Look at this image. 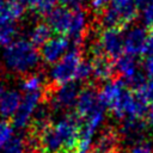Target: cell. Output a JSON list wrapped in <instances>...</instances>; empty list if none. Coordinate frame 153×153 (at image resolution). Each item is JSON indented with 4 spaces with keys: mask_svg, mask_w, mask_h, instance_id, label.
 I'll return each instance as SVG.
<instances>
[{
    "mask_svg": "<svg viewBox=\"0 0 153 153\" xmlns=\"http://www.w3.org/2000/svg\"><path fill=\"white\" fill-rule=\"evenodd\" d=\"M59 0H37L32 11H35L36 13L41 14V16H48L56 6Z\"/></svg>",
    "mask_w": 153,
    "mask_h": 153,
    "instance_id": "obj_26",
    "label": "cell"
},
{
    "mask_svg": "<svg viewBox=\"0 0 153 153\" xmlns=\"http://www.w3.org/2000/svg\"><path fill=\"white\" fill-rule=\"evenodd\" d=\"M1 59L7 71L16 74L27 75L42 60L37 47L26 38H17L10 45L5 47Z\"/></svg>",
    "mask_w": 153,
    "mask_h": 153,
    "instance_id": "obj_3",
    "label": "cell"
},
{
    "mask_svg": "<svg viewBox=\"0 0 153 153\" xmlns=\"http://www.w3.org/2000/svg\"><path fill=\"white\" fill-rule=\"evenodd\" d=\"M91 76H93V69H92L91 60H90V61L82 60L81 63H80V66H79V69H78L76 81L81 82V81L87 80V79L91 78Z\"/></svg>",
    "mask_w": 153,
    "mask_h": 153,
    "instance_id": "obj_27",
    "label": "cell"
},
{
    "mask_svg": "<svg viewBox=\"0 0 153 153\" xmlns=\"http://www.w3.org/2000/svg\"><path fill=\"white\" fill-rule=\"evenodd\" d=\"M71 39L66 36H53L47 43H44L41 49V59L49 65H55L57 61H60L69 50Z\"/></svg>",
    "mask_w": 153,
    "mask_h": 153,
    "instance_id": "obj_9",
    "label": "cell"
},
{
    "mask_svg": "<svg viewBox=\"0 0 153 153\" xmlns=\"http://www.w3.org/2000/svg\"><path fill=\"white\" fill-rule=\"evenodd\" d=\"M115 67H116V72L120 73V75L126 82L133 80L135 76H137L141 73L139 69L137 59L127 54H123L118 60L115 61Z\"/></svg>",
    "mask_w": 153,
    "mask_h": 153,
    "instance_id": "obj_17",
    "label": "cell"
},
{
    "mask_svg": "<svg viewBox=\"0 0 153 153\" xmlns=\"http://www.w3.org/2000/svg\"><path fill=\"white\" fill-rule=\"evenodd\" d=\"M43 85H44V79L42 75L29 74L22 79L19 87L24 93H35V92H42Z\"/></svg>",
    "mask_w": 153,
    "mask_h": 153,
    "instance_id": "obj_22",
    "label": "cell"
},
{
    "mask_svg": "<svg viewBox=\"0 0 153 153\" xmlns=\"http://www.w3.org/2000/svg\"><path fill=\"white\" fill-rule=\"evenodd\" d=\"M141 20L145 27L153 29V4L141 10Z\"/></svg>",
    "mask_w": 153,
    "mask_h": 153,
    "instance_id": "obj_28",
    "label": "cell"
},
{
    "mask_svg": "<svg viewBox=\"0 0 153 153\" xmlns=\"http://www.w3.org/2000/svg\"><path fill=\"white\" fill-rule=\"evenodd\" d=\"M146 122L149 126H153V103L149 105L148 111H147V116H146Z\"/></svg>",
    "mask_w": 153,
    "mask_h": 153,
    "instance_id": "obj_35",
    "label": "cell"
},
{
    "mask_svg": "<svg viewBox=\"0 0 153 153\" xmlns=\"http://www.w3.org/2000/svg\"><path fill=\"white\" fill-rule=\"evenodd\" d=\"M117 137L118 135L108 129L105 131H103L98 140L96 141V145L93 147V153H114V151L117 147Z\"/></svg>",
    "mask_w": 153,
    "mask_h": 153,
    "instance_id": "obj_19",
    "label": "cell"
},
{
    "mask_svg": "<svg viewBox=\"0 0 153 153\" xmlns=\"http://www.w3.org/2000/svg\"><path fill=\"white\" fill-rule=\"evenodd\" d=\"M103 105L118 120L145 118L149 105L146 104L123 79H111L99 90Z\"/></svg>",
    "mask_w": 153,
    "mask_h": 153,
    "instance_id": "obj_1",
    "label": "cell"
},
{
    "mask_svg": "<svg viewBox=\"0 0 153 153\" xmlns=\"http://www.w3.org/2000/svg\"><path fill=\"white\" fill-rule=\"evenodd\" d=\"M42 104V92H35V93H24L20 106L13 117V126L16 129H24L29 124H31V121L33 118V115L36 114L37 109Z\"/></svg>",
    "mask_w": 153,
    "mask_h": 153,
    "instance_id": "obj_7",
    "label": "cell"
},
{
    "mask_svg": "<svg viewBox=\"0 0 153 153\" xmlns=\"http://www.w3.org/2000/svg\"><path fill=\"white\" fill-rule=\"evenodd\" d=\"M91 63H92L94 79L105 82L112 79L116 72L115 62L112 60H110L105 55H94L91 60Z\"/></svg>",
    "mask_w": 153,
    "mask_h": 153,
    "instance_id": "obj_16",
    "label": "cell"
},
{
    "mask_svg": "<svg viewBox=\"0 0 153 153\" xmlns=\"http://www.w3.org/2000/svg\"><path fill=\"white\" fill-rule=\"evenodd\" d=\"M94 55H105L114 62L124 54V32L122 29L109 27L102 29L97 43L92 45Z\"/></svg>",
    "mask_w": 153,
    "mask_h": 153,
    "instance_id": "obj_5",
    "label": "cell"
},
{
    "mask_svg": "<svg viewBox=\"0 0 153 153\" xmlns=\"http://www.w3.org/2000/svg\"><path fill=\"white\" fill-rule=\"evenodd\" d=\"M147 122L143 118H127L122 121L121 134L130 142L139 143L142 140V135L147 128Z\"/></svg>",
    "mask_w": 153,
    "mask_h": 153,
    "instance_id": "obj_14",
    "label": "cell"
},
{
    "mask_svg": "<svg viewBox=\"0 0 153 153\" xmlns=\"http://www.w3.org/2000/svg\"><path fill=\"white\" fill-rule=\"evenodd\" d=\"M134 0H111L110 5L99 14V23L104 29H124L137 17Z\"/></svg>",
    "mask_w": 153,
    "mask_h": 153,
    "instance_id": "obj_4",
    "label": "cell"
},
{
    "mask_svg": "<svg viewBox=\"0 0 153 153\" xmlns=\"http://www.w3.org/2000/svg\"><path fill=\"white\" fill-rule=\"evenodd\" d=\"M152 53H153V29H151V30L148 31L143 56H146V55H149V54H152Z\"/></svg>",
    "mask_w": 153,
    "mask_h": 153,
    "instance_id": "obj_33",
    "label": "cell"
},
{
    "mask_svg": "<svg viewBox=\"0 0 153 153\" xmlns=\"http://www.w3.org/2000/svg\"><path fill=\"white\" fill-rule=\"evenodd\" d=\"M86 26H87V16L85 11H82V8L73 10V17H72V22H71L67 37L71 41H73L75 44L80 43L84 38Z\"/></svg>",
    "mask_w": 153,
    "mask_h": 153,
    "instance_id": "obj_18",
    "label": "cell"
},
{
    "mask_svg": "<svg viewBox=\"0 0 153 153\" xmlns=\"http://www.w3.org/2000/svg\"><path fill=\"white\" fill-rule=\"evenodd\" d=\"M90 153H93V152H90Z\"/></svg>",
    "mask_w": 153,
    "mask_h": 153,
    "instance_id": "obj_38",
    "label": "cell"
},
{
    "mask_svg": "<svg viewBox=\"0 0 153 153\" xmlns=\"http://www.w3.org/2000/svg\"><path fill=\"white\" fill-rule=\"evenodd\" d=\"M106 109L99 98V91L93 87H85L81 90L74 106V114L80 121L90 117L94 112Z\"/></svg>",
    "mask_w": 153,
    "mask_h": 153,
    "instance_id": "obj_8",
    "label": "cell"
},
{
    "mask_svg": "<svg viewBox=\"0 0 153 153\" xmlns=\"http://www.w3.org/2000/svg\"><path fill=\"white\" fill-rule=\"evenodd\" d=\"M146 104L151 105L153 103V76H148L143 84L134 91Z\"/></svg>",
    "mask_w": 153,
    "mask_h": 153,
    "instance_id": "obj_24",
    "label": "cell"
},
{
    "mask_svg": "<svg viewBox=\"0 0 153 153\" xmlns=\"http://www.w3.org/2000/svg\"><path fill=\"white\" fill-rule=\"evenodd\" d=\"M147 27L135 25L124 32V54L137 57L143 55L146 41H147Z\"/></svg>",
    "mask_w": 153,
    "mask_h": 153,
    "instance_id": "obj_11",
    "label": "cell"
},
{
    "mask_svg": "<svg viewBox=\"0 0 153 153\" xmlns=\"http://www.w3.org/2000/svg\"><path fill=\"white\" fill-rule=\"evenodd\" d=\"M72 17H73V10L65 6H59V7H55L45 17L47 18L45 23L49 25V27L53 30L54 33L67 37Z\"/></svg>",
    "mask_w": 153,
    "mask_h": 153,
    "instance_id": "obj_12",
    "label": "cell"
},
{
    "mask_svg": "<svg viewBox=\"0 0 153 153\" xmlns=\"http://www.w3.org/2000/svg\"><path fill=\"white\" fill-rule=\"evenodd\" d=\"M128 153H153V143L151 141H141L135 143Z\"/></svg>",
    "mask_w": 153,
    "mask_h": 153,
    "instance_id": "obj_29",
    "label": "cell"
},
{
    "mask_svg": "<svg viewBox=\"0 0 153 153\" xmlns=\"http://www.w3.org/2000/svg\"><path fill=\"white\" fill-rule=\"evenodd\" d=\"M25 13V6L18 0H5L0 2V27L17 24Z\"/></svg>",
    "mask_w": 153,
    "mask_h": 153,
    "instance_id": "obj_13",
    "label": "cell"
},
{
    "mask_svg": "<svg viewBox=\"0 0 153 153\" xmlns=\"http://www.w3.org/2000/svg\"><path fill=\"white\" fill-rule=\"evenodd\" d=\"M143 69H145V72L148 76H153V53L145 56Z\"/></svg>",
    "mask_w": 153,
    "mask_h": 153,
    "instance_id": "obj_31",
    "label": "cell"
},
{
    "mask_svg": "<svg viewBox=\"0 0 153 153\" xmlns=\"http://www.w3.org/2000/svg\"><path fill=\"white\" fill-rule=\"evenodd\" d=\"M81 90L82 88L80 87L79 81H71L68 84L57 86L51 99L53 108L57 110H63L75 106V103L78 100Z\"/></svg>",
    "mask_w": 153,
    "mask_h": 153,
    "instance_id": "obj_10",
    "label": "cell"
},
{
    "mask_svg": "<svg viewBox=\"0 0 153 153\" xmlns=\"http://www.w3.org/2000/svg\"><path fill=\"white\" fill-rule=\"evenodd\" d=\"M134 2H135V5L137 6V8L141 11V10L145 8L146 6L153 4V0H134Z\"/></svg>",
    "mask_w": 153,
    "mask_h": 153,
    "instance_id": "obj_34",
    "label": "cell"
},
{
    "mask_svg": "<svg viewBox=\"0 0 153 153\" xmlns=\"http://www.w3.org/2000/svg\"><path fill=\"white\" fill-rule=\"evenodd\" d=\"M61 6L68 7L71 10H81L82 6V0H59Z\"/></svg>",
    "mask_w": 153,
    "mask_h": 153,
    "instance_id": "obj_32",
    "label": "cell"
},
{
    "mask_svg": "<svg viewBox=\"0 0 153 153\" xmlns=\"http://www.w3.org/2000/svg\"><path fill=\"white\" fill-rule=\"evenodd\" d=\"M0 153H26V141L23 136H14L4 148L0 149Z\"/></svg>",
    "mask_w": 153,
    "mask_h": 153,
    "instance_id": "obj_25",
    "label": "cell"
},
{
    "mask_svg": "<svg viewBox=\"0 0 153 153\" xmlns=\"http://www.w3.org/2000/svg\"><path fill=\"white\" fill-rule=\"evenodd\" d=\"M81 54L78 48L71 49L60 61L51 66L49 78L53 84L61 86L71 81H76V74L81 63Z\"/></svg>",
    "mask_w": 153,
    "mask_h": 153,
    "instance_id": "obj_6",
    "label": "cell"
},
{
    "mask_svg": "<svg viewBox=\"0 0 153 153\" xmlns=\"http://www.w3.org/2000/svg\"><path fill=\"white\" fill-rule=\"evenodd\" d=\"M1 1H5V0H0V2H1Z\"/></svg>",
    "mask_w": 153,
    "mask_h": 153,
    "instance_id": "obj_37",
    "label": "cell"
},
{
    "mask_svg": "<svg viewBox=\"0 0 153 153\" xmlns=\"http://www.w3.org/2000/svg\"><path fill=\"white\" fill-rule=\"evenodd\" d=\"M14 126L8 120H0V149L4 148L16 135Z\"/></svg>",
    "mask_w": 153,
    "mask_h": 153,
    "instance_id": "obj_23",
    "label": "cell"
},
{
    "mask_svg": "<svg viewBox=\"0 0 153 153\" xmlns=\"http://www.w3.org/2000/svg\"><path fill=\"white\" fill-rule=\"evenodd\" d=\"M110 2L111 0H90V6L94 13L100 14L110 5Z\"/></svg>",
    "mask_w": 153,
    "mask_h": 153,
    "instance_id": "obj_30",
    "label": "cell"
},
{
    "mask_svg": "<svg viewBox=\"0 0 153 153\" xmlns=\"http://www.w3.org/2000/svg\"><path fill=\"white\" fill-rule=\"evenodd\" d=\"M50 124H51V121H50V110H49V106H47L44 103H42L39 105V108L37 109V111L33 115V118L31 121L32 130L38 136Z\"/></svg>",
    "mask_w": 153,
    "mask_h": 153,
    "instance_id": "obj_20",
    "label": "cell"
},
{
    "mask_svg": "<svg viewBox=\"0 0 153 153\" xmlns=\"http://www.w3.org/2000/svg\"><path fill=\"white\" fill-rule=\"evenodd\" d=\"M6 92V90H5V86H4V84L2 82H0V100H1V98H2V96H4V93Z\"/></svg>",
    "mask_w": 153,
    "mask_h": 153,
    "instance_id": "obj_36",
    "label": "cell"
},
{
    "mask_svg": "<svg viewBox=\"0 0 153 153\" xmlns=\"http://www.w3.org/2000/svg\"><path fill=\"white\" fill-rule=\"evenodd\" d=\"M80 124L74 112L61 116L38 135L42 153H74L80 140Z\"/></svg>",
    "mask_w": 153,
    "mask_h": 153,
    "instance_id": "obj_2",
    "label": "cell"
},
{
    "mask_svg": "<svg viewBox=\"0 0 153 153\" xmlns=\"http://www.w3.org/2000/svg\"><path fill=\"white\" fill-rule=\"evenodd\" d=\"M53 37V30L49 27L47 23H37L35 24L29 33V39L36 45L42 47Z\"/></svg>",
    "mask_w": 153,
    "mask_h": 153,
    "instance_id": "obj_21",
    "label": "cell"
},
{
    "mask_svg": "<svg viewBox=\"0 0 153 153\" xmlns=\"http://www.w3.org/2000/svg\"><path fill=\"white\" fill-rule=\"evenodd\" d=\"M23 96L18 90H6L0 100V117L2 120L13 118L20 106Z\"/></svg>",
    "mask_w": 153,
    "mask_h": 153,
    "instance_id": "obj_15",
    "label": "cell"
}]
</instances>
